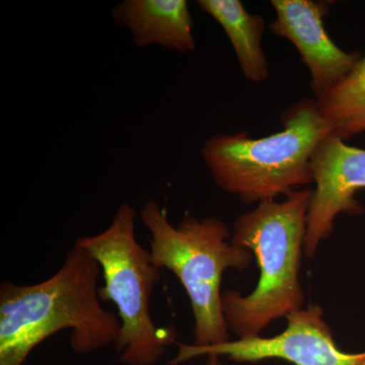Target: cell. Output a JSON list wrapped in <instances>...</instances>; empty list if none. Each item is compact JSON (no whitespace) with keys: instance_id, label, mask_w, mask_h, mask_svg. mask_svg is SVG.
<instances>
[{"instance_id":"6da1fadb","label":"cell","mask_w":365,"mask_h":365,"mask_svg":"<svg viewBox=\"0 0 365 365\" xmlns=\"http://www.w3.org/2000/svg\"><path fill=\"white\" fill-rule=\"evenodd\" d=\"M100 265L74 242L54 275L37 284L0 285V365H24L48 338L69 331L78 354L116 344L121 331L117 314L101 304Z\"/></svg>"},{"instance_id":"7a4b0ae2","label":"cell","mask_w":365,"mask_h":365,"mask_svg":"<svg viewBox=\"0 0 365 365\" xmlns=\"http://www.w3.org/2000/svg\"><path fill=\"white\" fill-rule=\"evenodd\" d=\"M312 192L294 190L282 202L263 201L235 220L230 242L251 251L260 268L251 294L222 292L223 316L239 339L259 337L271 322L302 309L299 276Z\"/></svg>"},{"instance_id":"3957f363","label":"cell","mask_w":365,"mask_h":365,"mask_svg":"<svg viewBox=\"0 0 365 365\" xmlns=\"http://www.w3.org/2000/svg\"><path fill=\"white\" fill-rule=\"evenodd\" d=\"M283 129L254 139L246 132L215 134L201 155L216 184L247 204L275 200L314 182L312 157L332 133L316 98H302L281 117Z\"/></svg>"},{"instance_id":"277c9868","label":"cell","mask_w":365,"mask_h":365,"mask_svg":"<svg viewBox=\"0 0 365 365\" xmlns=\"http://www.w3.org/2000/svg\"><path fill=\"white\" fill-rule=\"evenodd\" d=\"M150 235L151 260L177 276L188 294L194 321V344L207 347L230 341L222 313V279L227 269L245 270L253 259L248 249L232 244V232L220 218L186 215L178 227L165 209L148 200L139 212Z\"/></svg>"},{"instance_id":"5b68a950","label":"cell","mask_w":365,"mask_h":365,"mask_svg":"<svg viewBox=\"0 0 365 365\" xmlns=\"http://www.w3.org/2000/svg\"><path fill=\"white\" fill-rule=\"evenodd\" d=\"M136 209L118 207L111 225L100 234L78 237L76 244L98 262L104 285L101 300L117 307L121 331L115 350L125 365H153L167 348L176 344V329L158 327L151 317L150 300L162 269L151 260L150 250L137 241Z\"/></svg>"},{"instance_id":"8992f818","label":"cell","mask_w":365,"mask_h":365,"mask_svg":"<svg viewBox=\"0 0 365 365\" xmlns=\"http://www.w3.org/2000/svg\"><path fill=\"white\" fill-rule=\"evenodd\" d=\"M287 319L285 330L274 337L230 340L207 347L178 343L179 351L169 365L207 355L227 356L237 362L281 359L294 365H365V351L344 352L338 347L319 306L288 314Z\"/></svg>"},{"instance_id":"52a82bcc","label":"cell","mask_w":365,"mask_h":365,"mask_svg":"<svg viewBox=\"0 0 365 365\" xmlns=\"http://www.w3.org/2000/svg\"><path fill=\"white\" fill-rule=\"evenodd\" d=\"M312 172L316 189L307 211L304 246L307 258H313L319 244L332 234L340 213L364 212L355 195L365 188V150L347 145L332 132L314 151Z\"/></svg>"},{"instance_id":"ba28073f","label":"cell","mask_w":365,"mask_h":365,"mask_svg":"<svg viewBox=\"0 0 365 365\" xmlns=\"http://www.w3.org/2000/svg\"><path fill=\"white\" fill-rule=\"evenodd\" d=\"M275 20L269 31L292 42L311 73L316 98L333 90L361 59L357 52H345L326 32L324 16L329 6L312 0H272Z\"/></svg>"},{"instance_id":"9c48e42d","label":"cell","mask_w":365,"mask_h":365,"mask_svg":"<svg viewBox=\"0 0 365 365\" xmlns=\"http://www.w3.org/2000/svg\"><path fill=\"white\" fill-rule=\"evenodd\" d=\"M117 25L128 29L139 48L160 46L180 53L196 48L194 23L186 0H123L113 7Z\"/></svg>"},{"instance_id":"30bf717a","label":"cell","mask_w":365,"mask_h":365,"mask_svg":"<svg viewBox=\"0 0 365 365\" xmlns=\"http://www.w3.org/2000/svg\"><path fill=\"white\" fill-rule=\"evenodd\" d=\"M197 6L215 19L227 34L245 78L262 83L269 78V63L262 48L265 20L249 13L239 0H198Z\"/></svg>"},{"instance_id":"8fae6325","label":"cell","mask_w":365,"mask_h":365,"mask_svg":"<svg viewBox=\"0 0 365 365\" xmlns=\"http://www.w3.org/2000/svg\"><path fill=\"white\" fill-rule=\"evenodd\" d=\"M333 133L343 140L365 131V56L333 90L316 98Z\"/></svg>"},{"instance_id":"7c38bea8","label":"cell","mask_w":365,"mask_h":365,"mask_svg":"<svg viewBox=\"0 0 365 365\" xmlns=\"http://www.w3.org/2000/svg\"><path fill=\"white\" fill-rule=\"evenodd\" d=\"M204 365H222V364L220 357L217 355H207V360Z\"/></svg>"}]
</instances>
